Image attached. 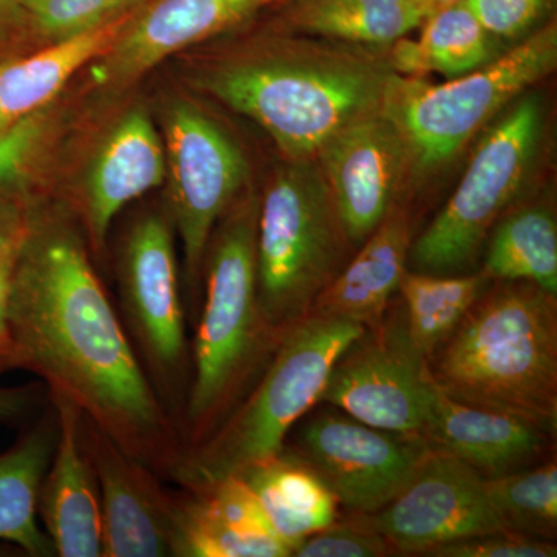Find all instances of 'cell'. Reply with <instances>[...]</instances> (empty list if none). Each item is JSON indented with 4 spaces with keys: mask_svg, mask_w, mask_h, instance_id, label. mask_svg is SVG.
I'll list each match as a JSON object with an SVG mask.
<instances>
[{
    "mask_svg": "<svg viewBox=\"0 0 557 557\" xmlns=\"http://www.w3.org/2000/svg\"><path fill=\"white\" fill-rule=\"evenodd\" d=\"M11 368L30 369L121 449L163 443V410L120 319L69 231L35 233L17 255L10 299Z\"/></svg>",
    "mask_w": 557,
    "mask_h": 557,
    "instance_id": "1",
    "label": "cell"
},
{
    "mask_svg": "<svg viewBox=\"0 0 557 557\" xmlns=\"http://www.w3.org/2000/svg\"><path fill=\"white\" fill-rule=\"evenodd\" d=\"M311 38L222 62L199 78L201 89L259 124L292 160L314 159L348 123L380 112L394 72L369 46Z\"/></svg>",
    "mask_w": 557,
    "mask_h": 557,
    "instance_id": "2",
    "label": "cell"
},
{
    "mask_svg": "<svg viewBox=\"0 0 557 557\" xmlns=\"http://www.w3.org/2000/svg\"><path fill=\"white\" fill-rule=\"evenodd\" d=\"M428 362L449 398L556 437L557 295L531 282H498Z\"/></svg>",
    "mask_w": 557,
    "mask_h": 557,
    "instance_id": "3",
    "label": "cell"
},
{
    "mask_svg": "<svg viewBox=\"0 0 557 557\" xmlns=\"http://www.w3.org/2000/svg\"><path fill=\"white\" fill-rule=\"evenodd\" d=\"M364 332L354 322L314 313L292 325L255 391L180 461L175 478L193 490H207L282 453L292 428L321 401L335 362Z\"/></svg>",
    "mask_w": 557,
    "mask_h": 557,
    "instance_id": "4",
    "label": "cell"
},
{
    "mask_svg": "<svg viewBox=\"0 0 557 557\" xmlns=\"http://www.w3.org/2000/svg\"><path fill=\"white\" fill-rule=\"evenodd\" d=\"M292 161L265 190L256 237L260 314L276 343L309 317L350 245L317 159Z\"/></svg>",
    "mask_w": 557,
    "mask_h": 557,
    "instance_id": "5",
    "label": "cell"
},
{
    "mask_svg": "<svg viewBox=\"0 0 557 557\" xmlns=\"http://www.w3.org/2000/svg\"><path fill=\"white\" fill-rule=\"evenodd\" d=\"M556 64L557 28L552 24L482 67L445 83L392 72L380 112L405 139L410 166L421 172L438 170Z\"/></svg>",
    "mask_w": 557,
    "mask_h": 557,
    "instance_id": "6",
    "label": "cell"
},
{
    "mask_svg": "<svg viewBox=\"0 0 557 557\" xmlns=\"http://www.w3.org/2000/svg\"><path fill=\"white\" fill-rule=\"evenodd\" d=\"M258 212L252 201L237 207L209 242L207 299L194 343L196 375L186 412L197 434L208 432L228 408L260 351L277 344L260 314Z\"/></svg>",
    "mask_w": 557,
    "mask_h": 557,
    "instance_id": "7",
    "label": "cell"
},
{
    "mask_svg": "<svg viewBox=\"0 0 557 557\" xmlns=\"http://www.w3.org/2000/svg\"><path fill=\"white\" fill-rule=\"evenodd\" d=\"M542 132L544 104L537 95L520 98L494 124L437 218L412 240L409 263L416 271L453 276L474 265L490 231L525 185Z\"/></svg>",
    "mask_w": 557,
    "mask_h": 557,
    "instance_id": "8",
    "label": "cell"
},
{
    "mask_svg": "<svg viewBox=\"0 0 557 557\" xmlns=\"http://www.w3.org/2000/svg\"><path fill=\"white\" fill-rule=\"evenodd\" d=\"M437 384L399 307L366 330L333 366L321 401L348 417L426 446ZM428 448V446H426Z\"/></svg>",
    "mask_w": 557,
    "mask_h": 557,
    "instance_id": "9",
    "label": "cell"
},
{
    "mask_svg": "<svg viewBox=\"0 0 557 557\" xmlns=\"http://www.w3.org/2000/svg\"><path fill=\"white\" fill-rule=\"evenodd\" d=\"M164 132L172 215L194 278L215 225L247 182L248 163L236 141L189 102L172 106Z\"/></svg>",
    "mask_w": 557,
    "mask_h": 557,
    "instance_id": "10",
    "label": "cell"
},
{
    "mask_svg": "<svg viewBox=\"0 0 557 557\" xmlns=\"http://www.w3.org/2000/svg\"><path fill=\"white\" fill-rule=\"evenodd\" d=\"M347 520L380 534L403 555L424 556L448 542L509 531L487 498L485 478L438 450L428 454L417 474L386 507Z\"/></svg>",
    "mask_w": 557,
    "mask_h": 557,
    "instance_id": "11",
    "label": "cell"
},
{
    "mask_svg": "<svg viewBox=\"0 0 557 557\" xmlns=\"http://www.w3.org/2000/svg\"><path fill=\"white\" fill-rule=\"evenodd\" d=\"M432 449L351 417L311 418L298 435V454L351 515L386 507L417 474Z\"/></svg>",
    "mask_w": 557,
    "mask_h": 557,
    "instance_id": "12",
    "label": "cell"
},
{
    "mask_svg": "<svg viewBox=\"0 0 557 557\" xmlns=\"http://www.w3.org/2000/svg\"><path fill=\"white\" fill-rule=\"evenodd\" d=\"M348 244L358 248L394 207L409 166L405 139L381 112L348 123L317 153Z\"/></svg>",
    "mask_w": 557,
    "mask_h": 557,
    "instance_id": "13",
    "label": "cell"
},
{
    "mask_svg": "<svg viewBox=\"0 0 557 557\" xmlns=\"http://www.w3.org/2000/svg\"><path fill=\"white\" fill-rule=\"evenodd\" d=\"M124 299L149 358L177 368L185 355V313L170 226L157 215L131 231L123 258Z\"/></svg>",
    "mask_w": 557,
    "mask_h": 557,
    "instance_id": "14",
    "label": "cell"
},
{
    "mask_svg": "<svg viewBox=\"0 0 557 557\" xmlns=\"http://www.w3.org/2000/svg\"><path fill=\"white\" fill-rule=\"evenodd\" d=\"M274 0H149L127 22L102 65L110 81H131L171 54L237 27Z\"/></svg>",
    "mask_w": 557,
    "mask_h": 557,
    "instance_id": "15",
    "label": "cell"
},
{
    "mask_svg": "<svg viewBox=\"0 0 557 557\" xmlns=\"http://www.w3.org/2000/svg\"><path fill=\"white\" fill-rule=\"evenodd\" d=\"M91 438L100 483L102 556H175L174 507L104 432L98 429Z\"/></svg>",
    "mask_w": 557,
    "mask_h": 557,
    "instance_id": "16",
    "label": "cell"
},
{
    "mask_svg": "<svg viewBox=\"0 0 557 557\" xmlns=\"http://www.w3.org/2000/svg\"><path fill=\"white\" fill-rule=\"evenodd\" d=\"M58 440L39 490L38 515L62 557L102 556L100 496L81 438V412L54 397Z\"/></svg>",
    "mask_w": 557,
    "mask_h": 557,
    "instance_id": "17",
    "label": "cell"
},
{
    "mask_svg": "<svg viewBox=\"0 0 557 557\" xmlns=\"http://www.w3.org/2000/svg\"><path fill=\"white\" fill-rule=\"evenodd\" d=\"M555 437L515 416L449 398L437 386L424 443L474 468L483 478L519 471Z\"/></svg>",
    "mask_w": 557,
    "mask_h": 557,
    "instance_id": "18",
    "label": "cell"
},
{
    "mask_svg": "<svg viewBox=\"0 0 557 557\" xmlns=\"http://www.w3.org/2000/svg\"><path fill=\"white\" fill-rule=\"evenodd\" d=\"M412 240L408 211L394 205L379 228L359 245L355 258L318 296L311 313L366 330L379 327L408 271Z\"/></svg>",
    "mask_w": 557,
    "mask_h": 557,
    "instance_id": "19",
    "label": "cell"
},
{
    "mask_svg": "<svg viewBox=\"0 0 557 557\" xmlns=\"http://www.w3.org/2000/svg\"><path fill=\"white\" fill-rule=\"evenodd\" d=\"M164 178V141L148 113L134 110L106 138L86 180V214L94 240L104 244L123 208Z\"/></svg>",
    "mask_w": 557,
    "mask_h": 557,
    "instance_id": "20",
    "label": "cell"
},
{
    "mask_svg": "<svg viewBox=\"0 0 557 557\" xmlns=\"http://www.w3.org/2000/svg\"><path fill=\"white\" fill-rule=\"evenodd\" d=\"M135 11L94 30L53 40L47 49L30 57L0 65V129L40 112L79 69L108 53Z\"/></svg>",
    "mask_w": 557,
    "mask_h": 557,
    "instance_id": "21",
    "label": "cell"
},
{
    "mask_svg": "<svg viewBox=\"0 0 557 557\" xmlns=\"http://www.w3.org/2000/svg\"><path fill=\"white\" fill-rule=\"evenodd\" d=\"M240 478L292 555L304 539L338 522V498L298 453L284 449Z\"/></svg>",
    "mask_w": 557,
    "mask_h": 557,
    "instance_id": "22",
    "label": "cell"
},
{
    "mask_svg": "<svg viewBox=\"0 0 557 557\" xmlns=\"http://www.w3.org/2000/svg\"><path fill=\"white\" fill-rule=\"evenodd\" d=\"M416 40L391 44L387 61L395 73L424 78L431 73L456 78L496 58L493 36L463 2L429 14Z\"/></svg>",
    "mask_w": 557,
    "mask_h": 557,
    "instance_id": "23",
    "label": "cell"
},
{
    "mask_svg": "<svg viewBox=\"0 0 557 557\" xmlns=\"http://www.w3.org/2000/svg\"><path fill=\"white\" fill-rule=\"evenodd\" d=\"M58 440L57 423L44 424L0 454V541L27 555H57L46 531L40 530L38 498L44 475Z\"/></svg>",
    "mask_w": 557,
    "mask_h": 557,
    "instance_id": "24",
    "label": "cell"
},
{
    "mask_svg": "<svg viewBox=\"0 0 557 557\" xmlns=\"http://www.w3.org/2000/svg\"><path fill=\"white\" fill-rule=\"evenodd\" d=\"M423 0H295L288 20L296 30L359 46H391L420 27Z\"/></svg>",
    "mask_w": 557,
    "mask_h": 557,
    "instance_id": "25",
    "label": "cell"
},
{
    "mask_svg": "<svg viewBox=\"0 0 557 557\" xmlns=\"http://www.w3.org/2000/svg\"><path fill=\"white\" fill-rule=\"evenodd\" d=\"M490 281L531 282L557 295V222L547 207H523L498 220L487 242Z\"/></svg>",
    "mask_w": 557,
    "mask_h": 557,
    "instance_id": "26",
    "label": "cell"
},
{
    "mask_svg": "<svg viewBox=\"0 0 557 557\" xmlns=\"http://www.w3.org/2000/svg\"><path fill=\"white\" fill-rule=\"evenodd\" d=\"M486 274H440L406 271L399 284L406 327L428 359L453 335L465 314L487 288Z\"/></svg>",
    "mask_w": 557,
    "mask_h": 557,
    "instance_id": "27",
    "label": "cell"
},
{
    "mask_svg": "<svg viewBox=\"0 0 557 557\" xmlns=\"http://www.w3.org/2000/svg\"><path fill=\"white\" fill-rule=\"evenodd\" d=\"M485 487L491 505L507 530L548 541L556 537V461L485 478Z\"/></svg>",
    "mask_w": 557,
    "mask_h": 557,
    "instance_id": "28",
    "label": "cell"
},
{
    "mask_svg": "<svg viewBox=\"0 0 557 557\" xmlns=\"http://www.w3.org/2000/svg\"><path fill=\"white\" fill-rule=\"evenodd\" d=\"M175 556L287 557V545L240 533L209 505L207 497L174 507Z\"/></svg>",
    "mask_w": 557,
    "mask_h": 557,
    "instance_id": "29",
    "label": "cell"
},
{
    "mask_svg": "<svg viewBox=\"0 0 557 557\" xmlns=\"http://www.w3.org/2000/svg\"><path fill=\"white\" fill-rule=\"evenodd\" d=\"M138 0H24L22 16L39 35L72 38L141 7Z\"/></svg>",
    "mask_w": 557,
    "mask_h": 557,
    "instance_id": "30",
    "label": "cell"
},
{
    "mask_svg": "<svg viewBox=\"0 0 557 557\" xmlns=\"http://www.w3.org/2000/svg\"><path fill=\"white\" fill-rule=\"evenodd\" d=\"M394 555L386 539L373 531L346 522H335L310 534L293 549L298 557H383Z\"/></svg>",
    "mask_w": 557,
    "mask_h": 557,
    "instance_id": "31",
    "label": "cell"
},
{
    "mask_svg": "<svg viewBox=\"0 0 557 557\" xmlns=\"http://www.w3.org/2000/svg\"><path fill=\"white\" fill-rule=\"evenodd\" d=\"M434 557H555L556 544L548 539L528 536L516 531H496L448 542L429 549Z\"/></svg>",
    "mask_w": 557,
    "mask_h": 557,
    "instance_id": "32",
    "label": "cell"
},
{
    "mask_svg": "<svg viewBox=\"0 0 557 557\" xmlns=\"http://www.w3.org/2000/svg\"><path fill=\"white\" fill-rule=\"evenodd\" d=\"M549 0H465L493 38H519L539 21Z\"/></svg>",
    "mask_w": 557,
    "mask_h": 557,
    "instance_id": "33",
    "label": "cell"
},
{
    "mask_svg": "<svg viewBox=\"0 0 557 557\" xmlns=\"http://www.w3.org/2000/svg\"><path fill=\"white\" fill-rule=\"evenodd\" d=\"M44 123L40 112L0 129V194L20 180L27 171L42 138Z\"/></svg>",
    "mask_w": 557,
    "mask_h": 557,
    "instance_id": "34",
    "label": "cell"
},
{
    "mask_svg": "<svg viewBox=\"0 0 557 557\" xmlns=\"http://www.w3.org/2000/svg\"><path fill=\"white\" fill-rule=\"evenodd\" d=\"M17 255L20 252L0 259V370L9 368L11 366V357H13L9 313Z\"/></svg>",
    "mask_w": 557,
    "mask_h": 557,
    "instance_id": "35",
    "label": "cell"
},
{
    "mask_svg": "<svg viewBox=\"0 0 557 557\" xmlns=\"http://www.w3.org/2000/svg\"><path fill=\"white\" fill-rule=\"evenodd\" d=\"M30 228V220L20 209L0 205V259L20 252Z\"/></svg>",
    "mask_w": 557,
    "mask_h": 557,
    "instance_id": "36",
    "label": "cell"
},
{
    "mask_svg": "<svg viewBox=\"0 0 557 557\" xmlns=\"http://www.w3.org/2000/svg\"><path fill=\"white\" fill-rule=\"evenodd\" d=\"M32 405V387H0V423L17 420Z\"/></svg>",
    "mask_w": 557,
    "mask_h": 557,
    "instance_id": "37",
    "label": "cell"
},
{
    "mask_svg": "<svg viewBox=\"0 0 557 557\" xmlns=\"http://www.w3.org/2000/svg\"><path fill=\"white\" fill-rule=\"evenodd\" d=\"M22 2L24 0H0V25L24 21V16H22Z\"/></svg>",
    "mask_w": 557,
    "mask_h": 557,
    "instance_id": "38",
    "label": "cell"
},
{
    "mask_svg": "<svg viewBox=\"0 0 557 557\" xmlns=\"http://www.w3.org/2000/svg\"><path fill=\"white\" fill-rule=\"evenodd\" d=\"M465 2V0H424V9L429 14L435 11L446 9V7L456 5V3Z\"/></svg>",
    "mask_w": 557,
    "mask_h": 557,
    "instance_id": "39",
    "label": "cell"
},
{
    "mask_svg": "<svg viewBox=\"0 0 557 557\" xmlns=\"http://www.w3.org/2000/svg\"><path fill=\"white\" fill-rule=\"evenodd\" d=\"M138 2L146 3V2H149V0H138Z\"/></svg>",
    "mask_w": 557,
    "mask_h": 557,
    "instance_id": "40",
    "label": "cell"
},
{
    "mask_svg": "<svg viewBox=\"0 0 557 557\" xmlns=\"http://www.w3.org/2000/svg\"><path fill=\"white\" fill-rule=\"evenodd\" d=\"M423 2H424V0H423Z\"/></svg>",
    "mask_w": 557,
    "mask_h": 557,
    "instance_id": "41",
    "label": "cell"
}]
</instances>
